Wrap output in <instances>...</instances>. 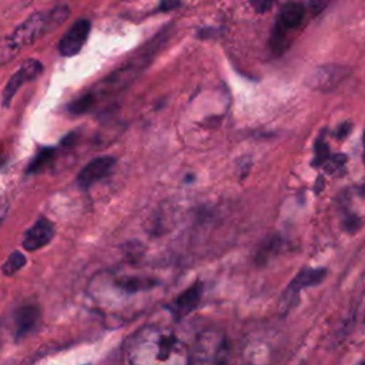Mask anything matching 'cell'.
Here are the masks:
<instances>
[{
    "instance_id": "6da1fadb",
    "label": "cell",
    "mask_w": 365,
    "mask_h": 365,
    "mask_svg": "<svg viewBox=\"0 0 365 365\" xmlns=\"http://www.w3.org/2000/svg\"><path fill=\"white\" fill-rule=\"evenodd\" d=\"M135 336L130 348L131 365H188L187 349L173 332Z\"/></svg>"
},
{
    "instance_id": "7a4b0ae2",
    "label": "cell",
    "mask_w": 365,
    "mask_h": 365,
    "mask_svg": "<svg viewBox=\"0 0 365 365\" xmlns=\"http://www.w3.org/2000/svg\"><path fill=\"white\" fill-rule=\"evenodd\" d=\"M68 14L70 9L66 4L56 6L47 11H36L29 19H26L19 27H16L13 33L6 38L11 48L19 53L23 47L30 46L38 37L60 26L68 17Z\"/></svg>"
},
{
    "instance_id": "3957f363",
    "label": "cell",
    "mask_w": 365,
    "mask_h": 365,
    "mask_svg": "<svg viewBox=\"0 0 365 365\" xmlns=\"http://www.w3.org/2000/svg\"><path fill=\"white\" fill-rule=\"evenodd\" d=\"M304 19H305V6L302 3L288 1L281 7L271 33V40H269V46L274 50V53L281 54L285 50L288 31L298 29L304 21Z\"/></svg>"
},
{
    "instance_id": "277c9868",
    "label": "cell",
    "mask_w": 365,
    "mask_h": 365,
    "mask_svg": "<svg viewBox=\"0 0 365 365\" xmlns=\"http://www.w3.org/2000/svg\"><path fill=\"white\" fill-rule=\"evenodd\" d=\"M327 274L328 271L325 268H305L301 272H298L282 294L281 304H279L281 312L287 314L291 308H294L295 304L298 302L299 292L304 288L315 287L321 284L325 279Z\"/></svg>"
},
{
    "instance_id": "5b68a950",
    "label": "cell",
    "mask_w": 365,
    "mask_h": 365,
    "mask_svg": "<svg viewBox=\"0 0 365 365\" xmlns=\"http://www.w3.org/2000/svg\"><path fill=\"white\" fill-rule=\"evenodd\" d=\"M41 71H43V64L38 60L29 58V60L23 61L21 66L19 67V70L10 77L9 83L6 84V87L3 90V97H1L3 107H9L11 98L14 97L17 90L21 86H24L26 83L34 80L38 74H41Z\"/></svg>"
},
{
    "instance_id": "8992f818",
    "label": "cell",
    "mask_w": 365,
    "mask_h": 365,
    "mask_svg": "<svg viewBox=\"0 0 365 365\" xmlns=\"http://www.w3.org/2000/svg\"><path fill=\"white\" fill-rule=\"evenodd\" d=\"M91 30V23L87 19L76 20L71 27L64 33L58 41V51L64 57H71L80 53L84 43L88 38Z\"/></svg>"
},
{
    "instance_id": "52a82bcc",
    "label": "cell",
    "mask_w": 365,
    "mask_h": 365,
    "mask_svg": "<svg viewBox=\"0 0 365 365\" xmlns=\"http://www.w3.org/2000/svg\"><path fill=\"white\" fill-rule=\"evenodd\" d=\"M114 165H115V158L108 155L97 157L81 168V171L77 175V184L81 188L87 190L97 181L110 175Z\"/></svg>"
},
{
    "instance_id": "ba28073f",
    "label": "cell",
    "mask_w": 365,
    "mask_h": 365,
    "mask_svg": "<svg viewBox=\"0 0 365 365\" xmlns=\"http://www.w3.org/2000/svg\"><path fill=\"white\" fill-rule=\"evenodd\" d=\"M54 234V224L46 217H38L37 221L24 232L21 245L26 251H37L46 247L53 240Z\"/></svg>"
},
{
    "instance_id": "9c48e42d",
    "label": "cell",
    "mask_w": 365,
    "mask_h": 365,
    "mask_svg": "<svg viewBox=\"0 0 365 365\" xmlns=\"http://www.w3.org/2000/svg\"><path fill=\"white\" fill-rule=\"evenodd\" d=\"M202 289H204L202 284L197 281L171 302L168 309L171 311L175 321L185 318L188 314H191L197 308L202 295Z\"/></svg>"
},
{
    "instance_id": "30bf717a",
    "label": "cell",
    "mask_w": 365,
    "mask_h": 365,
    "mask_svg": "<svg viewBox=\"0 0 365 365\" xmlns=\"http://www.w3.org/2000/svg\"><path fill=\"white\" fill-rule=\"evenodd\" d=\"M40 321V309L36 305H23L14 311L13 324H14V336L21 339L36 329Z\"/></svg>"
},
{
    "instance_id": "8fae6325",
    "label": "cell",
    "mask_w": 365,
    "mask_h": 365,
    "mask_svg": "<svg viewBox=\"0 0 365 365\" xmlns=\"http://www.w3.org/2000/svg\"><path fill=\"white\" fill-rule=\"evenodd\" d=\"M344 78V67L339 66H322L318 67L311 77V83L318 90L334 88Z\"/></svg>"
},
{
    "instance_id": "7c38bea8",
    "label": "cell",
    "mask_w": 365,
    "mask_h": 365,
    "mask_svg": "<svg viewBox=\"0 0 365 365\" xmlns=\"http://www.w3.org/2000/svg\"><path fill=\"white\" fill-rule=\"evenodd\" d=\"M56 148L54 147H43L37 151V154L31 158L30 164L26 168V174H38L43 173L54 160Z\"/></svg>"
},
{
    "instance_id": "4fadbf2b",
    "label": "cell",
    "mask_w": 365,
    "mask_h": 365,
    "mask_svg": "<svg viewBox=\"0 0 365 365\" xmlns=\"http://www.w3.org/2000/svg\"><path fill=\"white\" fill-rule=\"evenodd\" d=\"M158 281L150 279V278H137V277H128L123 278L117 282V287L121 288L125 292H137V291H145L153 287H155Z\"/></svg>"
},
{
    "instance_id": "5bb4252c",
    "label": "cell",
    "mask_w": 365,
    "mask_h": 365,
    "mask_svg": "<svg viewBox=\"0 0 365 365\" xmlns=\"http://www.w3.org/2000/svg\"><path fill=\"white\" fill-rule=\"evenodd\" d=\"M94 104H96V94L90 91V93H86V94H83L81 97L73 100V101L67 106V110H68L70 114L78 115V114L87 113Z\"/></svg>"
},
{
    "instance_id": "9a60e30c",
    "label": "cell",
    "mask_w": 365,
    "mask_h": 365,
    "mask_svg": "<svg viewBox=\"0 0 365 365\" xmlns=\"http://www.w3.org/2000/svg\"><path fill=\"white\" fill-rule=\"evenodd\" d=\"M26 262L27 259L24 254H21L20 251H13L1 265V272L9 277L14 275L17 271H20L26 265Z\"/></svg>"
},
{
    "instance_id": "2e32d148",
    "label": "cell",
    "mask_w": 365,
    "mask_h": 365,
    "mask_svg": "<svg viewBox=\"0 0 365 365\" xmlns=\"http://www.w3.org/2000/svg\"><path fill=\"white\" fill-rule=\"evenodd\" d=\"M346 163V157L344 154H331L328 157V160L322 164V167L325 168L327 173L329 174H335L336 171H341L342 167Z\"/></svg>"
},
{
    "instance_id": "e0dca14e",
    "label": "cell",
    "mask_w": 365,
    "mask_h": 365,
    "mask_svg": "<svg viewBox=\"0 0 365 365\" xmlns=\"http://www.w3.org/2000/svg\"><path fill=\"white\" fill-rule=\"evenodd\" d=\"M331 155L329 153V148L327 145V143L324 141V138H318L317 144H315V157H314V161H312V165L314 167H318V165H322L328 157Z\"/></svg>"
},
{
    "instance_id": "ac0fdd59",
    "label": "cell",
    "mask_w": 365,
    "mask_h": 365,
    "mask_svg": "<svg viewBox=\"0 0 365 365\" xmlns=\"http://www.w3.org/2000/svg\"><path fill=\"white\" fill-rule=\"evenodd\" d=\"M16 54H17V51H14L11 48V46L9 44L7 38L6 37L0 38V66L7 63V61H10Z\"/></svg>"
},
{
    "instance_id": "d6986e66",
    "label": "cell",
    "mask_w": 365,
    "mask_h": 365,
    "mask_svg": "<svg viewBox=\"0 0 365 365\" xmlns=\"http://www.w3.org/2000/svg\"><path fill=\"white\" fill-rule=\"evenodd\" d=\"M344 228L349 232L358 231L361 228V220L356 215H348L344 221Z\"/></svg>"
},
{
    "instance_id": "ffe728a7",
    "label": "cell",
    "mask_w": 365,
    "mask_h": 365,
    "mask_svg": "<svg viewBox=\"0 0 365 365\" xmlns=\"http://www.w3.org/2000/svg\"><path fill=\"white\" fill-rule=\"evenodd\" d=\"M351 130H352L351 123H344V124L339 125V128L336 130L335 135H336V138H345L351 133Z\"/></svg>"
},
{
    "instance_id": "44dd1931",
    "label": "cell",
    "mask_w": 365,
    "mask_h": 365,
    "mask_svg": "<svg viewBox=\"0 0 365 365\" xmlns=\"http://www.w3.org/2000/svg\"><path fill=\"white\" fill-rule=\"evenodd\" d=\"M251 4H252V7L257 11L264 13V11H267L272 6V1H251Z\"/></svg>"
},
{
    "instance_id": "7402d4cb",
    "label": "cell",
    "mask_w": 365,
    "mask_h": 365,
    "mask_svg": "<svg viewBox=\"0 0 365 365\" xmlns=\"http://www.w3.org/2000/svg\"><path fill=\"white\" fill-rule=\"evenodd\" d=\"M181 6V3H178V1H164V3H161L160 6H158V10H161V11H164L165 9L167 10H173V9H175V7H180Z\"/></svg>"
},
{
    "instance_id": "603a6c76",
    "label": "cell",
    "mask_w": 365,
    "mask_h": 365,
    "mask_svg": "<svg viewBox=\"0 0 365 365\" xmlns=\"http://www.w3.org/2000/svg\"><path fill=\"white\" fill-rule=\"evenodd\" d=\"M7 208H9V205H7V201H4V200H0V224L3 222V220H4V217H6Z\"/></svg>"
},
{
    "instance_id": "cb8c5ba5",
    "label": "cell",
    "mask_w": 365,
    "mask_h": 365,
    "mask_svg": "<svg viewBox=\"0 0 365 365\" xmlns=\"http://www.w3.org/2000/svg\"><path fill=\"white\" fill-rule=\"evenodd\" d=\"M4 163H6V157H4V155H1V154H0V165H3V164H4Z\"/></svg>"
}]
</instances>
